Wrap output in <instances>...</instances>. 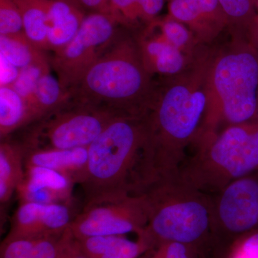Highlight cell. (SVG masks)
I'll use <instances>...</instances> for the list:
<instances>
[{
    "instance_id": "f1b7e54d",
    "label": "cell",
    "mask_w": 258,
    "mask_h": 258,
    "mask_svg": "<svg viewBox=\"0 0 258 258\" xmlns=\"http://www.w3.org/2000/svg\"><path fill=\"white\" fill-rule=\"evenodd\" d=\"M223 258H258V232L236 240L226 249Z\"/></svg>"
},
{
    "instance_id": "d4e9b609",
    "label": "cell",
    "mask_w": 258,
    "mask_h": 258,
    "mask_svg": "<svg viewBox=\"0 0 258 258\" xmlns=\"http://www.w3.org/2000/svg\"><path fill=\"white\" fill-rule=\"evenodd\" d=\"M228 22L230 34H245L257 15L254 0H218Z\"/></svg>"
},
{
    "instance_id": "f546056e",
    "label": "cell",
    "mask_w": 258,
    "mask_h": 258,
    "mask_svg": "<svg viewBox=\"0 0 258 258\" xmlns=\"http://www.w3.org/2000/svg\"><path fill=\"white\" fill-rule=\"evenodd\" d=\"M35 239L5 237L0 246V258H32Z\"/></svg>"
},
{
    "instance_id": "9c48e42d",
    "label": "cell",
    "mask_w": 258,
    "mask_h": 258,
    "mask_svg": "<svg viewBox=\"0 0 258 258\" xmlns=\"http://www.w3.org/2000/svg\"><path fill=\"white\" fill-rule=\"evenodd\" d=\"M214 234L217 247L258 232V171L227 184L212 195Z\"/></svg>"
},
{
    "instance_id": "5bb4252c",
    "label": "cell",
    "mask_w": 258,
    "mask_h": 258,
    "mask_svg": "<svg viewBox=\"0 0 258 258\" xmlns=\"http://www.w3.org/2000/svg\"><path fill=\"white\" fill-rule=\"evenodd\" d=\"M25 176L17 187L20 203L72 205L76 183L62 173L45 167H25Z\"/></svg>"
},
{
    "instance_id": "e575fe53",
    "label": "cell",
    "mask_w": 258,
    "mask_h": 258,
    "mask_svg": "<svg viewBox=\"0 0 258 258\" xmlns=\"http://www.w3.org/2000/svg\"><path fill=\"white\" fill-rule=\"evenodd\" d=\"M254 5L256 13H257V15H258V0H254Z\"/></svg>"
},
{
    "instance_id": "4316f807",
    "label": "cell",
    "mask_w": 258,
    "mask_h": 258,
    "mask_svg": "<svg viewBox=\"0 0 258 258\" xmlns=\"http://www.w3.org/2000/svg\"><path fill=\"white\" fill-rule=\"evenodd\" d=\"M24 33L23 18L14 0H0V35Z\"/></svg>"
},
{
    "instance_id": "ba28073f",
    "label": "cell",
    "mask_w": 258,
    "mask_h": 258,
    "mask_svg": "<svg viewBox=\"0 0 258 258\" xmlns=\"http://www.w3.org/2000/svg\"><path fill=\"white\" fill-rule=\"evenodd\" d=\"M123 28H125L108 13H87L76 36L50 57L51 67L66 91L70 92L77 86Z\"/></svg>"
},
{
    "instance_id": "836d02e7",
    "label": "cell",
    "mask_w": 258,
    "mask_h": 258,
    "mask_svg": "<svg viewBox=\"0 0 258 258\" xmlns=\"http://www.w3.org/2000/svg\"><path fill=\"white\" fill-rule=\"evenodd\" d=\"M246 37L258 52V15H256L246 30Z\"/></svg>"
},
{
    "instance_id": "484cf974",
    "label": "cell",
    "mask_w": 258,
    "mask_h": 258,
    "mask_svg": "<svg viewBox=\"0 0 258 258\" xmlns=\"http://www.w3.org/2000/svg\"><path fill=\"white\" fill-rule=\"evenodd\" d=\"M139 0H108L103 12L116 19L124 28L134 31L143 25L139 19Z\"/></svg>"
},
{
    "instance_id": "5b68a950",
    "label": "cell",
    "mask_w": 258,
    "mask_h": 258,
    "mask_svg": "<svg viewBox=\"0 0 258 258\" xmlns=\"http://www.w3.org/2000/svg\"><path fill=\"white\" fill-rule=\"evenodd\" d=\"M145 139L143 117L120 115L88 146L84 205L138 192Z\"/></svg>"
},
{
    "instance_id": "4dcf8cb0",
    "label": "cell",
    "mask_w": 258,
    "mask_h": 258,
    "mask_svg": "<svg viewBox=\"0 0 258 258\" xmlns=\"http://www.w3.org/2000/svg\"><path fill=\"white\" fill-rule=\"evenodd\" d=\"M166 0H139V19L142 25L152 23L159 18ZM169 1V0H168Z\"/></svg>"
},
{
    "instance_id": "7a4b0ae2",
    "label": "cell",
    "mask_w": 258,
    "mask_h": 258,
    "mask_svg": "<svg viewBox=\"0 0 258 258\" xmlns=\"http://www.w3.org/2000/svg\"><path fill=\"white\" fill-rule=\"evenodd\" d=\"M139 195L145 202L147 223L138 240L148 251L164 242H180L196 249L203 258L215 247L212 195L178 176L152 183Z\"/></svg>"
},
{
    "instance_id": "3957f363",
    "label": "cell",
    "mask_w": 258,
    "mask_h": 258,
    "mask_svg": "<svg viewBox=\"0 0 258 258\" xmlns=\"http://www.w3.org/2000/svg\"><path fill=\"white\" fill-rule=\"evenodd\" d=\"M230 35L210 47L208 107L199 137L258 118V52L244 34Z\"/></svg>"
},
{
    "instance_id": "44dd1931",
    "label": "cell",
    "mask_w": 258,
    "mask_h": 258,
    "mask_svg": "<svg viewBox=\"0 0 258 258\" xmlns=\"http://www.w3.org/2000/svg\"><path fill=\"white\" fill-rule=\"evenodd\" d=\"M0 55L20 69L49 57L30 41L25 33L15 35H0Z\"/></svg>"
},
{
    "instance_id": "9a60e30c",
    "label": "cell",
    "mask_w": 258,
    "mask_h": 258,
    "mask_svg": "<svg viewBox=\"0 0 258 258\" xmlns=\"http://www.w3.org/2000/svg\"><path fill=\"white\" fill-rule=\"evenodd\" d=\"M46 4L47 47L55 53L76 36L87 13L75 0H46Z\"/></svg>"
},
{
    "instance_id": "277c9868",
    "label": "cell",
    "mask_w": 258,
    "mask_h": 258,
    "mask_svg": "<svg viewBox=\"0 0 258 258\" xmlns=\"http://www.w3.org/2000/svg\"><path fill=\"white\" fill-rule=\"evenodd\" d=\"M153 77L144 66L133 31L123 28L70 93L118 114L143 117L155 89Z\"/></svg>"
},
{
    "instance_id": "cb8c5ba5",
    "label": "cell",
    "mask_w": 258,
    "mask_h": 258,
    "mask_svg": "<svg viewBox=\"0 0 258 258\" xmlns=\"http://www.w3.org/2000/svg\"><path fill=\"white\" fill-rule=\"evenodd\" d=\"M51 69L50 57L26 66L20 69L18 79L11 86L28 103L33 115L34 121L35 119L33 108L37 84L42 75Z\"/></svg>"
},
{
    "instance_id": "6da1fadb",
    "label": "cell",
    "mask_w": 258,
    "mask_h": 258,
    "mask_svg": "<svg viewBox=\"0 0 258 258\" xmlns=\"http://www.w3.org/2000/svg\"><path fill=\"white\" fill-rule=\"evenodd\" d=\"M210 45H203L181 74L161 77L144 115L142 186L175 177L198 139L208 103Z\"/></svg>"
},
{
    "instance_id": "1f68e13d",
    "label": "cell",
    "mask_w": 258,
    "mask_h": 258,
    "mask_svg": "<svg viewBox=\"0 0 258 258\" xmlns=\"http://www.w3.org/2000/svg\"><path fill=\"white\" fill-rule=\"evenodd\" d=\"M20 69L0 55V87H11L20 74Z\"/></svg>"
},
{
    "instance_id": "83f0119b",
    "label": "cell",
    "mask_w": 258,
    "mask_h": 258,
    "mask_svg": "<svg viewBox=\"0 0 258 258\" xmlns=\"http://www.w3.org/2000/svg\"><path fill=\"white\" fill-rule=\"evenodd\" d=\"M145 258H200L191 246L180 242H164L145 252Z\"/></svg>"
},
{
    "instance_id": "e0dca14e",
    "label": "cell",
    "mask_w": 258,
    "mask_h": 258,
    "mask_svg": "<svg viewBox=\"0 0 258 258\" xmlns=\"http://www.w3.org/2000/svg\"><path fill=\"white\" fill-rule=\"evenodd\" d=\"M25 176L24 149L18 140L8 138L0 144V203L10 201Z\"/></svg>"
},
{
    "instance_id": "ac0fdd59",
    "label": "cell",
    "mask_w": 258,
    "mask_h": 258,
    "mask_svg": "<svg viewBox=\"0 0 258 258\" xmlns=\"http://www.w3.org/2000/svg\"><path fill=\"white\" fill-rule=\"evenodd\" d=\"M78 240L87 258H138L148 251L142 241L134 242L123 235L93 236Z\"/></svg>"
},
{
    "instance_id": "7402d4cb",
    "label": "cell",
    "mask_w": 258,
    "mask_h": 258,
    "mask_svg": "<svg viewBox=\"0 0 258 258\" xmlns=\"http://www.w3.org/2000/svg\"><path fill=\"white\" fill-rule=\"evenodd\" d=\"M70 98L71 93L66 91L57 78L51 74V70L47 71L40 78L35 92L33 108L35 121L60 108Z\"/></svg>"
},
{
    "instance_id": "52a82bcc",
    "label": "cell",
    "mask_w": 258,
    "mask_h": 258,
    "mask_svg": "<svg viewBox=\"0 0 258 258\" xmlns=\"http://www.w3.org/2000/svg\"><path fill=\"white\" fill-rule=\"evenodd\" d=\"M107 108L71 98L23 129L24 149L88 147L117 117Z\"/></svg>"
},
{
    "instance_id": "30bf717a",
    "label": "cell",
    "mask_w": 258,
    "mask_h": 258,
    "mask_svg": "<svg viewBox=\"0 0 258 258\" xmlns=\"http://www.w3.org/2000/svg\"><path fill=\"white\" fill-rule=\"evenodd\" d=\"M147 223L144 198L132 195L124 198L83 205L69 228L78 240L93 236L124 235L143 232Z\"/></svg>"
},
{
    "instance_id": "d6a6232c",
    "label": "cell",
    "mask_w": 258,
    "mask_h": 258,
    "mask_svg": "<svg viewBox=\"0 0 258 258\" xmlns=\"http://www.w3.org/2000/svg\"><path fill=\"white\" fill-rule=\"evenodd\" d=\"M86 13L103 12L108 0H75Z\"/></svg>"
},
{
    "instance_id": "603a6c76",
    "label": "cell",
    "mask_w": 258,
    "mask_h": 258,
    "mask_svg": "<svg viewBox=\"0 0 258 258\" xmlns=\"http://www.w3.org/2000/svg\"><path fill=\"white\" fill-rule=\"evenodd\" d=\"M150 24L157 29L166 41L190 57H193L202 46L199 45L192 32L184 24L169 15L162 18L159 17Z\"/></svg>"
},
{
    "instance_id": "8fae6325",
    "label": "cell",
    "mask_w": 258,
    "mask_h": 258,
    "mask_svg": "<svg viewBox=\"0 0 258 258\" xmlns=\"http://www.w3.org/2000/svg\"><path fill=\"white\" fill-rule=\"evenodd\" d=\"M71 207L69 204L20 203L6 237L34 239L62 235L76 217L73 216Z\"/></svg>"
},
{
    "instance_id": "8992f818",
    "label": "cell",
    "mask_w": 258,
    "mask_h": 258,
    "mask_svg": "<svg viewBox=\"0 0 258 258\" xmlns=\"http://www.w3.org/2000/svg\"><path fill=\"white\" fill-rule=\"evenodd\" d=\"M258 171V118L200 136L180 166L178 176L213 195L227 184Z\"/></svg>"
},
{
    "instance_id": "7c38bea8",
    "label": "cell",
    "mask_w": 258,
    "mask_h": 258,
    "mask_svg": "<svg viewBox=\"0 0 258 258\" xmlns=\"http://www.w3.org/2000/svg\"><path fill=\"white\" fill-rule=\"evenodd\" d=\"M168 15L184 24L200 45H211L228 28L218 0H169Z\"/></svg>"
},
{
    "instance_id": "ffe728a7",
    "label": "cell",
    "mask_w": 258,
    "mask_h": 258,
    "mask_svg": "<svg viewBox=\"0 0 258 258\" xmlns=\"http://www.w3.org/2000/svg\"><path fill=\"white\" fill-rule=\"evenodd\" d=\"M23 18L24 33L42 50L48 51L46 0H14Z\"/></svg>"
},
{
    "instance_id": "2e32d148",
    "label": "cell",
    "mask_w": 258,
    "mask_h": 258,
    "mask_svg": "<svg viewBox=\"0 0 258 258\" xmlns=\"http://www.w3.org/2000/svg\"><path fill=\"white\" fill-rule=\"evenodd\" d=\"M88 158V147L24 149V168H47L62 173L79 184L86 172Z\"/></svg>"
},
{
    "instance_id": "4fadbf2b",
    "label": "cell",
    "mask_w": 258,
    "mask_h": 258,
    "mask_svg": "<svg viewBox=\"0 0 258 258\" xmlns=\"http://www.w3.org/2000/svg\"><path fill=\"white\" fill-rule=\"evenodd\" d=\"M133 34L144 66L153 76L170 77L181 74L195 57L171 45L152 24L143 25Z\"/></svg>"
},
{
    "instance_id": "d6986e66",
    "label": "cell",
    "mask_w": 258,
    "mask_h": 258,
    "mask_svg": "<svg viewBox=\"0 0 258 258\" xmlns=\"http://www.w3.org/2000/svg\"><path fill=\"white\" fill-rule=\"evenodd\" d=\"M28 103L10 86L0 87V139L9 137L17 131L33 123Z\"/></svg>"
}]
</instances>
